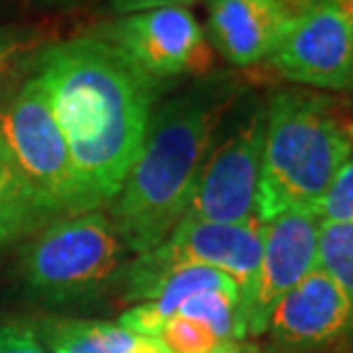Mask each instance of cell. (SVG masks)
<instances>
[{
	"mask_svg": "<svg viewBox=\"0 0 353 353\" xmlns=\"http://www.w3.org/2000/svg\"><path fill=\"white\" fill-rule=\"evenodd\" d=\"M34 73L94 210L112 203L137 160L164 85L144 76L103 37L46 46Z\"/></svg>",
	"mask_w": 353,
	"mask_h": 353,
	"instance_id": "cell-1",
	"label": "cell"
},
{
	"mask_svg": "<svg viewBox=\"0 0 353 353\" xmlns=\"http://www.w3.org/2000/svg\"><path fill=\"white\" fill-rule=\"evenodd\" d=\"M237 96L230 78H203L153 110L144 144L112 205L110 221L128 251H153L174 232Z\"/></svg>",
	"mask_w": 353,
	"mask_h": 353,
	"instance_id": "cell-2",
	"label": "cell"
},
{
	"mask_svg": "<svg viewBox=\"0 0 353 353\" xmlns=\"http://www.w3.org/2000/svg\"><path fill=\"white\" fill-rule=\"evenodd\" d=\"M353 137L344 105L307 89L276 92L265 108V144L255 214L262 223L301 210L317 212L347 157Z\"/></svg>",
	"mask_w": 353,
	"mask_h": 353,
	"instance_id": "cell-3",
	"label": "cell"
},
{
	"mask_svg": "<svg viewBox=\"0 0 353 353\" xmlns=\"http://www.w3.org/2000/svg\"><path fill=\"white\" fill-rule=\"evenodd\" d=\"M125 246L99 210L50 221L21 255V281L32 301H87L121 274Z\"/></svg>",
	"mask_w": 353,
	"mask_h": 353,
	"instance_id": "cell-4",
	"label": "cell"
},
{
	"mask_svg": "<svg viewBox=\"0 0 353 353\" xmlns=\"http://www.w3.org/2000/svg\"><path fill=\"white\" fill-rule=\"evenodd\" d=\"M0 137L48 221L94 212L37 73L0 94Z\"/></svg>",
	"mask_w": 353,
	"mask_h": 353,
	"instance_id": "cell-5",
	"label": "cell"
},
{
	"mask_svg": "<svg viewBox=\"0 0 353 353\" xmlns=\"http://www.w3.org/2000/svg\"><path fill=\"white\" fill-rule=\"evenodd\" d=\"M203 162L183 219L203 223H246L255 219V194L265 144V105L246 99L226 114ZM180 219V221H183Z\"/></svg>",
	"mask_w": 353,
	"mask_h": 353,
	"instance_id": "cell-6",
	"label": "cell"
},
{
	"mask_svg": "<svg viewBox=\"0 0 353 353\" xmlns=\"http://www.w3.org/2000/svg\"><path fill=\"white\" fill-rule=\"evenodd\" d=\"M101 37L160 85L185 76L203 78L214 64L212 43L190 7H153L123 14Z\"/></svg>",
	"mask_w": 353,
	"mask_h": 353,
	"instance_id": "cell-7",
	"label": "cell"
},
{
	"mask_svg": "<svg viewBox=\"0 0 353 353\" xmlns=\"http://www.w3.org/2000/svg\"><path fill=\"white\" fill-rule=\"evenodd\" d=\"M267 62L292 82L351 96L353 26L328 0H312L292 21Z\"/></svg>",
	"mask_w": 353,
	"mask_h": 353,
	"instance_id": "cell-8",
	"label": "cell"
},
{
	"mask_svg": "<svg viewBox=\"0 0 353 353\" xmlns=\"http://www.w3.org/2000/svg\"><path fill=\"white\" fill-rule=\"evenodd\" d=\"M319 228L321 216L301 210L283 212L265 223L260 269L244 310L246 335H265L278 301L317 269Z\"/></svg>",
	"mask_w": 353,
	"mask_h": 353,
	"instance_id": "cell-9",
	"label": "cell"
},
{
	"mask_svg": "<svg viewBox=\"0 0 353 353\" xmlns=\"http://www.w3.org/2000/svg\"><path fill=\"white\" fill-rule=\"evenodd\" d=\"M265 335L292 353L333 347L353 335V305L317 267L278 301Z\"/></svg>",
	"mask_w": 353,
	"mask_h": 353,
	"instance_id": "cell-10",
	"label": "cell"
},
{
	"mask_svg": "<svg viewBox=\"0 0 353 353\" xmlns=\"http://www.w3.org/2000/svg\"><path fill=\"white\" fill-rule=\"evenodd\" d=\"M312 0H208V39L230 64L267 62Z\"/></svg>",
	"mask_w": 353,
	"mask_h": 353,
	"instance_id": "cell-11",
	"label": "cell"
},
{
	"mask_svg": "<svg viewBox=\"0 0 353 353\" xmlns=\"http://www.w3.org/2000/svg\"><path fill=\"white\" fill-rule=\"evenodd\" d=\"M32 330L50 353H128L134 342L119 324L96 319H46Z\"/></svg>",
	"mask_w": 353,
	"mask_h": 353,
	"instance_id": "cell-12",
	"label": "cell"
},
{
	"mask_svg": "<svg viewBox=\"0 0 353 353\" xmlns=\"http://www.w3.org/2000/svg\"><path fill=\"white\" fill-rule=\"evenodd\" d=\"M43 223L50 221L37 205L32 192L0 137V246L34 235Z\"/></svg>",
	"mask_w": 353,
	"mask_h": 353,
	"instance_id": "cell-13",
	"label": "cell"
},
{
	"mask_svg": "<svg viewBox=\"0 0 353 353\" xmlns=\"http://www.w3.org/2000/svg\"><path fill=\"white\" fill-rule=\"evenodd\" d=\"M180 317L194 319L210 328L216 337L242 342L246 337L244 301L239 288L205 290L180 305Z\"/></svg>",
	"mask_w": 353,
	"mask_h": 353,
	"instance_id": "cell-14",
	"label": "cell"
},
{
	"mask_svg": "<svg viewBox=\"0 0 353 353\" xmlns=\"http://www.w3.org/2000/svg\"><path fill=\"white\" fill-rule=\"evenodd\" d=\"M317 267L333 281L353 305V226L321 221Z\"/></svg>",
	"mask_w": 353,
	"mask_h": 353,
	"instance_id": "cell-15",
	"label": "cell"
},
{
	"mask_svg": "<svg viewBox=\"0 0 353 353\" xmlns=\"http://www.w3.org/2000/svg\"><path fill=\"white\" fill-rule=\"evenodd\" d=\"M157 340L171 353H253V349L246 347L244 342L216 337L199 321L180 317V314L164 321Z\"/></svg>",
	"mask_w": 353,
	"mask_h": 353,
	"instance_id": "cell-16",
	"label": "cell"
},
{
	"mask_svg": "<svg viewBox=\"0 0 353 353\" xmlns=\"http://www.w3.org/2000/svg\"><path fill=\"white\" fill-rule=\"evenodd\" d=\"M46 48V37L37 28L0 26V94L17 85L19 76L34 64Z\"/></svg>",
	"mask_w": 353,
	"mask_h": 353,
	"instance_id": "cell-17",
	"label": "cell"
},
{
	"mask_svg": "<svg viewBox=\"0 0 353 353\" xmlns=\"http://www.w3.org/2000/svg\"><path fill=\"white\" fill-rule=\"evenodd\" d=\"M317 214L321 216V221L351 223L353 226V153L333 178L328 192L319 203Z\"/></svg>",
	"mask_w": 353,
	"mask_h": 353,
	"instance_id": "cell-18",
	"label": "cell"
},
{
	"mask_svg": "<svg viewBox=\"0 0 353 353\" xmlns=\"http://www.w3.org/2000/svg\"><path fill=\"white\" fill-rule=\"evenodd\" d=\"M0 353H50L37 337L32 324L26 321H7L0 337Z\"/></svg>",
	"mask_w": 353,
	"mask_h": 353,
	"instance_id": "cell-19",
	"label": "cell"
},
{
	"mask_svg": "<svg viewBox=\"0 0 353 353\" xmlns=\"http://www.w3.org/2000/svg\"><path fill=\"white\" fill-rule=\"evenodd\" d=\"M119 326L134 337H157L164 326V319L151 303H139L119 317Z\"/></svg>",
	"mask_w": 353,
	"mask_h": 353,
	"instance_id": "cell-20",
	"label": "cell"
},
{
	"mask_svg": "<svg viewBox=\"0 0 353 353\" xmlns=\"http://www.w3.org/2000/svg\"><path fill=\"white\" fill-rule=\"evenodd\" d=\"M199 0H112V7L119 14H132L153 10V7H187Z\"/></svg>",
	"mask_w": 353,
	"mask_h": 353,
	"instance_id": "cell-21",
	"label": "cell"
},
{
	"mask_svg": "<svg viewBox=\"0 0 353 353\" xmlns=\"http://www.w3.org/2000/svg\"><path fill=\"white\" fill-rule=\"evenodd\" d=\"M128 353H171L157 337H134Z\"/></svg>",
	"mask_w": 353,
	"mask_h": 353,
	"instance_id": "cell-22",
	"label": "cell"
},
{
	"mask_svg": "<svg viewBox=\"0 0 353 353\" xmlns=\"http://www.w3.org/2000/svg\"><path fill=\"white\" fill-rule=\"evenodd\" d=\"M330 5H335L342 12V17L353 26V0H328Z\"/></svg>",
	"mask_w": 353,
	"mask_h": 353,
	"instance_id": "cell-23",
	"label": "cell"
},
{
	"mask_svg": "<svg viewBox=\"0 0 353 353\" xmlns=\"http://www.w3.org/2000/svg\"><path fill=\"white\" fill-rule=\"evenodd\" d=\"M344 119H347L349 132H351V137H353V101H351V105H344Z\"/></svg>",
	"mask_w": 353,
	"mask_h": 353,
	"instance_id": "cell-24",
	"label": "cell"
},
{
	"mask_svg": "<svg viewBox=\"0 0 353 353\" xmlns=\"http://www.w3.org/2000/svg\"><path fill=\"white\" fill-rule=\"evenodd\" d=\"M3 330H5V324H0V337H3Z\"/></svg>",
	"mask_w": 353,
	"mask_h": 353,
	"instance_id": "cell-25",
	"label": "cell"
}]
</instances>
